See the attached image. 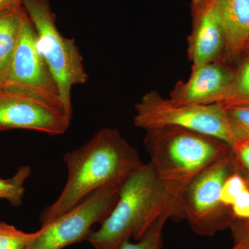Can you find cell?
Listing matches in <instances>:
<instances>
[{"label":"cell","instance_id":"obj_14","mask_svg":"<svg viewBox=\"0 0 249 249\" xmlns=\"http://www.w3.org/2000/svg\"><path fill=\"white\" fill-rule=\"evenodd\" d=\"M31 173L30 167L21 165L11 178H0V199L9 201L15 207L20 206L25 191L24 184Z\"/></svg>","mask_w":249,"mask_h":249},{"label":"cell","instance_id":"obj_6","mask_svg":"<svg viewBox=\"0 0 249 249\" xmlns=\"http://www.w3.org/2000/svg\"><path fill=\"white\" fill-rule=\"evenodd\" d=\"M232 149L209 165L187 188L181 201V214L197 235L212 236L230 227L233 218L222 202V189L227 177L237 168Z\"/></svg>","mask_w":249,"mask_h":249},{"label":"cell","instance_id":"obj_26","mask_svg":"<svg viewBox=\"0 0 249 249\" xmlns=\"http://www.w3.org/2000/svg\"><path fill=\"white\" fill-rule=\"evenodd\" d=\"M239 1H243V2L246 3V4H249V0H239Z\"/></svg>","mask_w":249,"mask_h":249},{"label":"cell","instance_id":"obj_9","mask_svg":"<svg viewBox=\"0 0 249 249\" xmlns=\"http://www.w3.org/2000/svg\"><path fill=\"white\" fill-rule=\"evenodd\" d=\"M72 118L65 107L32 93L0 88V131L29 129L51 136L67 132Z\"/></svg>","mask_w":249,"mask_h":249},{"label":"cell","instance_id":"obj_24","mask_svg":"<svg viewBox=\"0 0 249 249\" xmlns=\"http://www.w3.org/2000/svg\"><path fill=\"white\" fill-rule=\"evenodd\" d=\"M245 177L246 181H247V184H248V186L249 187V173H247V175H245Z\"/></svg>","mask_w":249,"mask_h":249},{"label":"cell","instance_id":"obj_2","mask_svg":"<svg viewBox=\"0 0 249 249\" xmlns=\"http://www.w3.org/2000/svg\"><path fill=\"white\" fill-rule=\"evenodd\" d=\"M145 132L148 163L169 198L174 219L182 220L181 201L187 188L232 147L214 137L181 127L165 126Z\"/></svg>","mask_w":249,"mask_h":249},{"label":"cell","instance_id":"obj_7","mask_svg":"<svg viewBox=\"0 0 249 249\" xmlns=\"http://www.w3.org/2000/svg\"><path fill=\"white\" fill-rule=\"evenodd\" d=\"M121 185L106 187L38 230L26 249H63L86 240L94 224L101 222L114 208Z\"/></svg>","mask_w":249,"mask_h":249},{"label":"cell","instance_id":"obj_17","mask_svg":"<svg viewBox=\"0 0 249 249\" xmlns=\"http://www.w3.org/2000/svg\"><path fill=\"white\" fill-rule=\"evenodd\" d=\"M168 219L167 216H160L141 240L135 243L127 241L119 249H163V227Z\"/></svg>","mask_w":249,"mask_h":249},{"label":"cell","instance_id":"obj_25","mask_svg":"<svg viewBox=\"0 0 249 249\" xmlns=\"http://www.w3.org/2000/svg\"><path fill=\"white\" fill-rule=\"evenodd\" d=\"M3 82V76L0 74V88H1V85H2Z\"/></svg>","mask_w":249,"mask_h":249},{"label":"cell","instance_id":"obj_5","mask_svg":"<svg viewBox=\"0 0 249 249\" xmlns=\"http://www.w3.org/2000/svg\"><path fill=\"white\" fill-rule=\"evenodd\" d=\"M134 124L145 130L165 126L190 129L219 139L232 149L239 142L220 103L178 105L155 90L145 93L136 105Z\"/></svg>","mask_w":249,"mask_h":249},{"label":"cell","instance_id":"obj_21","mask_svg":"<svg viewBox=\"0 0 249 249\" xmlns=\"http://www.w3.org/2000/svg\"><path fill=\"white\" fill-rule=\"evenodd\" d=\"M230 213L233 220H249V187L234 201Z\"/></svg>","mask_w":249,"mask_h":249},{"label":"cell","instance_id":"obj_23","mask_svg":"<svg viewBox=\"0 0 249 249\" xmlns=\"http://www.w3.org/2000/svg\"><path fill=\"white\" fill-rule=\"evenodd\" d=\"M23 0H0V12L22 5Z\"/></svg>","mask_w":249,"mask_h":249},{"label":"cell","instance_id":"obj_19","mask_svg":"<svg viewBox=\"0 0 249 249\" xmlns=\"http://www.w3.org/2000/svg\"><path fill=\"white\" fill-rule=\"evenodd\" d=\"M231 103H249V58L235 73L230 96L222 104Z\"/></svg>","mask_w":249,"mask_h":249},{"label":"cell","instance_id":"obj_3","mask_svg":"<svg viewBox=\"0 0 249 249\" xmlns=\"http://www.w3.org/2000/svg\"><path fill=\"white\" fill-rule=\"evenodd\" d=\"M163 215L174 219L171 203L151 166L145 163L122 183L110 213L86 240L94 249H119L132 237L141 240Z\"/></svg>","mask_w":249,"mask_h":249},{"label":"cell","instance_id":"obj_16","mask_svg":"<svg viewBox=\"0 0 249 249\" xmlns=\"http://www.w3.org/2000/svg\"><path fill=\"white\" fill-rule=\"evenodd\" d=\"M222 104V103H220ZM227 111L239 142L249 139V103L222 104Z\"/></svg>","mask_w":249,"mask_h":249},{"label":"cell","instance_id":"obj_13","mask_svg":"<svg viewBox=\"0 0 249 249\" xmlns=\"http://www.w3.org/2000/svg\"><path fill=\"white\" fill-rule=\"evenodd\" d=\"M24 13L22 5L0 12V74L3 77L17 47Z\"/></svg>","mask_w":249,"mask_h":249},{"label":"cell","instance_id":"obj_22","mask_svg":"<svg viewBox=\"0 0 249 249\" xmlns=\"http://www.w3.org/2000/svg\"><path fill=\"white\" fill-rule=\"evenodd\" d=\"M237 163L249 173V139L239 142L233 149Z\"/></svg>","mask_w":249,"mask_h":249},{"label":"cell","instance_id":"obj_20","mask_svg":"<svg viewBox=\"0 0 249 249\" xmlns=\"http://www.w3.org/2000/svg\"><path fill=\"white\" fill-rule=\"evenodd\" d=\"M229 228L234 240L231 249H249V220H233Z\"/></svg>","mask_w":249,"mask_h":249},{"label":"cell","instance_id":"obj_15","mask_svg":"<svg viewBox=\"0 0 249 249\" xmlns=\"http://www.w3.org/2000/svg\"><path fill=\"white\" fill-rule=\"evenodd\" d=\"M38 235V231L26 232L0 222V249H26Z\"/></svg>","mask_w":249,"mask_h":249},{"label":"cell","instance_id":"obj_12","mask_svg":"<svg viewBox=\"0 0 249 249\" xmlns=\"http://www.w3.org/2000/svg\"><path fill=\"white\" fill-rule=\"evenodd\" d=\"M224 28L226 52L237 55L249 43V4L239 0H216Z\"/></svg>","mask_w":249,"mask_h":249},{"label":"cell","instance_id":"obj_10","mask_svg":"<svg viewBox=\"0 0 249 249\" xmlns=\"http://www.w3.org/2000/svg\"><path fill=\"white\" fill-rule=\"evenodd\" d=\"M193 29L188 37L192 68L220 60L226 52V39L216 0H193Z\"/></svg>","mask_w":249,"mask_h":249},{"label":"cell","instance_id":"obj_11","mask_svg":"<svg viewBox=\"0 0 249 249\" xmlns=\"http://www.w3.org/2000/svg\"><path fill=\"white\" fill-rule=\"evenodd\" d=\"M235 79L220 60L192 68L187 81H178L169 99L178 105H207L225 102L230 96Z\"/></svg>","mask_w":249,"mask_h":249},{"label":"cell","instance_id":"obj_18","mask_svg":"<svg viewBox=\"0 0 249 249\" xmlns=\"http://www.w3.org/2000/svg\"><path fill=\"white\" fill-rule=\"evenodd\" d=\"M249 188L244 175L239 173L238 168H235L226 178L222 189V202L229 211L234 201Z\"/></svg>","mask_w":249,"mask_h":249},{"label":"cell","instance_id":"obj_8","mask_svg":"<svg viewBox=\"0 0 249 249\" xmlns=\"http://www.w3.org/2000/svg\"><path fill=\"white\" fill-rule=\"evenodd\" d=\"M1 88L32 93L65 107L58 85L37 49L36 33L24 11L20 34Z\"/></svg>","mask_w":249,"mask_h":249},{"label":"cell","instance_id":"obj_4","mask_svg":"<svg viewBox=\"0 0 249 249\" xmlns=\"http://www.w3.org/2000/svg\"><path fill=\"white\" fill-rule=\"evenodd\" d=\"M22 6L36 33L37 49L58 85L65 107L72 112L71 90L89 76L75 40L58 31L50 0H23Z\"/></svg>","mask_w":249,"mask_h":249},{"label":"cell","instance_id":"obj_1","mask_svg":"<svg viewBox=\"0 0 249 249\" xmlns=\"http://www.w3.org/2000/svg\"><path fill=\"white\" fill-rule=\"evenodd\" d=\"M67 179L53 204L40 214L45 226L86 200L96 192L122 184L145 164L138 150L116 128L106 127L96 132L83 146L64 156Z\"/></svg>","mask_w":249,"mask_h":249}]
</instances>
